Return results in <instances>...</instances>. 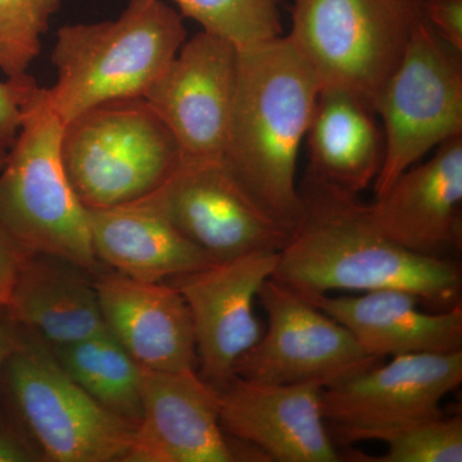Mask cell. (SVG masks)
Returning a JSON list of instances; mask_svg holds the SVG:
<instances>
[{
	"mask_svg": "<svg viewBox=\"0 0 462 462\" xmlns=\"http://www.w3.org/2000/svg\"><path fill=\"white\" fill-rule=\"evenodd\" d=\"M300 196L302 216L279 252L273 281L300 296L401 289L438 310L461 303V269L452 258L391 242L366 223L355 194L307 176Z\"/></svg>",
	"mask_w": 462,
	"mask_h": 462,
	"instance_id": "6da1fadb",
	"label": "cell"
},
{
	"mask_svg": "<svg viewBox=\"0 0 462 462\" xmlns=\"http://www.w3.org/2000/svg\"><path fill=\"white\" fill-rule=\"evenodd\" d=\"M320 93L288 35L239 50L224 160L249 191L293 227L303 212L297 162Z\"/></svg>",
	"mask_w": 462,
	"mask_h": 462,
	"instance_id": "7a4b0ae2",
	"label": "cell"
},
{
	"mask_svg": "<svg viewBox=\"0 0 462 462\" xmlns=\"http://www.w3.org/2000/svg\"><path fill=\"white\" fill-rule=\"evenodd\" d=\"M182 20L166 0H129L116 20L60 27L47 94L63 125L106 103L143 98L187 42Z\"/></svg>",
	"mask_w": 462,
	"mask_h": 462,
	"instance_id": "3957f363",
	"label": "cell"
},
{
	"mask_svg": "<svg viewBox=\"0 0 462 462\" xmlns=\"http://www.w3.org/2000/svg\"><path fill=\"white\" fill-rule=\"evenodd\" d=\"M63 127L47 88H39L0 171V225L27 251L65 257L97 275L106 267L91 245L88 208L63 165Z\"/></svg>",
	"mask_w": 462,
	"mask_h": 462,
	"instance_id": "277c9868",
	"label": "cell"
},
{
	"mask_svg": "<svg viewBox=\"0 0 462 462\" xmlns=\"http://www.w3.org/2000/svg\"><path fill=\"white\" fill-rule=\"evenodd\" d=\"M420 20L418 0H294L288 38L320 90L345 91L375 111Z\"/></svg>",
	"mask_w": 462,
	"mask_h": 462,
	"instance_id": "5b68a950",
	"label": "cell"
},
{
	"mask_svg": "<svg viewBox=\"0 0 462 462\" xmlns=\"http://www.w3.org/2000/svg\"><path fill=\"white\" fill-rule=\"evenodd\" d=\"M60 154L76 196L89 209L153 193L182 160L169 127L143 98L106 103L69 121Z\"/></svg>",
	"mask_w": 462,
	"mask_h": 462,
	"instance_id": "8992f818",
	"label": "cell"
},
{
	"mask_svg": "<svg viewBox=\"0 0 462 462\" xmlns=\"http://www.w3.org/2000/svg\"><path fill=\"white\" fill-rule=\"evenodd\" d=\"M0 397L47 462H123L132 445L135 427L94 401L51 346L25 329L3 369Z\"/></svg>",
	"mask_w": 462,
	"mask_h": 462,
	"instance_id": "52a82bcc",
	"label": "cell"
},
{
	"mask_svg": "<svg viewBox=\"0 0 462 462\" xmlns=\"http://www.w3.org/2000/svg\"><path fill=\"white\" fill-rule=\"evenodd\" d=\"M375 114L384 135V161L373 184L375 197L431 149L462 135V51L422 17L380 91Z\"/></svg>",
	"mask_w": 462,
	"mask_h": 462,
	"instance_id": "ba28073f",
	"label": "cell"
},
{
	"mask_svg": "<svg viewBox=\"0 0 462 462\" xmlns=\"http://www.w3.org/2000/svg\"><path fill=\"white\" fill-rule=\"evenodd\" d=\"M461 382L462 351L396 356L322 389V415L337 446L374 440L442 415Z\"/></svg>",
	"mask_w": 462,
	"mask_h": 462,
	"instance_id": "9c48e42d",
	"label": "cell"
},
{
	"mask_svg": "<svg viewBox=\"0 0 462 462\" xmlns=\"http://www.w3.org/2000/svg\"><path fill=\"white\" fill-rule=\"evenodd\" d=\"M258 302L267 330L236 365V375L272 384L320 383L327 388L382 363L320 309L281 282H263Z\"/></svg>",
	"mask_w": 462,
	"mask_h": 462,
	"instance_id": "30bf717a",
	"label": "cell"
},
{
	"mask_svg": "<svg viewBox=\"0 0 462 462\" xmlns=\"http://www.w3.org/2000/svg\"><path fill=\"white\" fill-rule=\"evenodd\" d=\"M160 194L173 225L212 263L281 252L288 242L291 226L249 191L224 158L181 160Z\"/></svg>",
	"mask_w": 462,
	"mask_h": 462,
	"instance_id": "8fae6325",
	"label": "cell"
},
{
	"mask_svg": "<svg viewBox=\"0 0 462 462\" xmlns=\"http://www.w3.org/2000/svg\"><path fill=\"white\" fill-rule=\"evenodd\" d=\"M238 60L236 44L202 30L145 91L143 99L169 127L182 160L224 158Z\"/></svg>",
	"mask_w": 462,
	"mask_h": 462,
	"instance_id": "7c38bea8",
	"label": "cell"
},
{
	"mask_svg": "<svg viewBox=\"0 0 462 462\" xmlns=\"http://www.w3.org/2000/svg\"><path fill=\"white\" fill-rule=\"evenodd\" d=\"M278 260L279 252H254L167 281L190 311L197 373L217 392L236 378L239 358L263 336L254 302Z\"/></svg>",
	"mask_w": 462,
	"mask_h": 462,
	"instance_id": "4fadbf2b",
	"label": "cell"
},
{
	"mask_svg": "<svg viewBox=\"0 0 462 462\" xmlns=\"http://www.w3.org/2000/svg\"><path fill=\"white\" fill-rule=\"evenodd\" d=\"M263 461L254 447L227 436L218 392L197 370L143 374V415L123 462Z\"/></svg>",
	"mask_w": 462,
	"mask_h": 462,
	"instance_id": "5bb4252c",
	"label": "cell"
},
{
	"mask_svg": "<svg viewBox=\"0 0 462 462\" xmlns=\"http://www.w3.org/2000/svg\"><path fill=\"white\" fill-rule=\"evenodd\" d=\"M320 383L272 384L236 376L218 392L227 436L278 462L342 461L322 415Z\"/></svg>",
	"mask_w": 462,
	"mask_h": 462,
	"instance_id": "9a60e30c",
	"label": "cell"
},
{
	"mask_svg": "<svg viewBox=\"0 0 462 462\" xmlns=\"http://www.w3.org/2000/svg\"><path fill=\"white\" fill-rule=\"evenodd\" d=\"M462 135L410 167L375 202H363L366 223L421 256L451 258L462 245Z\"/></svg>",
	"mask_w": 462,
	"mask_h": 462,
	"instance_id": "2e32d148",
	"label": "cell"
},
{
	"mask_svg": "<svg viewBox=\"0 0 462 462\" xmlns=\"http://www.w3.org/2000/svg\"><path fill=\"white\" fill-rule=\"evenodd\" d=\"M106 329L143 369L197 370L193 321L170 282H141L103 270L96 275Z\"/></svg>",
	"mask_w": 462,
	"mask_h": 462,
	"instance_id": "e0dca14e",
	"label": "cell"
},
{
	"mask_svg": "<svg viewBox=\"0 0 462 462\" xmlns=\"http://www.w3.org/2000/svg\"><path fill=\"white\" fill-rule=\"evenodd\" d=\"M300 297L340 322L374 357L462 351L461 303L430 314L420 298L401 289Z\"/></svg>",
	"mask_w": 462,
	"mask_h": 462,
	"instance_id": "ac0fdd59",
	"label": "cell"
},
{
	"mask_svg": "<svg viewBox=\"0 0 462 462\" xmlns=\"http://www.w3.org/2000/svg\"><path fill=\"white\" fill-rule=\"evenodd\" d=\"M91 245L106 269L141 282H167L215 263L185 238L160 189L133 202L88 208Z\"/></svg>",
	"mask_w": 462,
	"mask_h": 462,
	"instance_id": "d6986e66",
	"label": "cell"
},
{
	"mask_svg": "<svg viewBox=\"0 0 462 462\" xmlns=\"http://www.w3.org/2000/svg\"><path fill=\"white\" fill-rule=\"evenodd\" d=\"M23 329L51 349L74 345L106 329L96 273L56 254L29 252L7 300Z\"/></svg>",
	"mask_w": 462,
	"mask_h": 462,
	"instance_id": "ffe728a7",
	"label": "cell"
},
{
	"mask_svg": "<svg viewBox=\"0 0 462 462\" xmlns=\"http://www.w3.org/2000/svg\"><path fill=\"white\" fill-rule=\"evenodd\" d=\"M375 111L345 91L320 90L307 132L309 178L355 194L378 178L384 135Z\"/></svg>",
	"mask_w": 462,
	"mask_h": 462,
	"instance_id": "44dd1931",
	"label": "cell"
},
{
	"mask_svg": "<svg viewBox=\"0 0 462 462\" xmlns=\"http://www.w3.org/2000/svg\"><path fill=\"white\" fill-rule=\"evenodd\" d=\"M51 351L65 372L100 406L134 427L139 424L144 369L107 330Z\"/></svg>",
	"mask_w": 462,
	"mask_h": 462,
	"instance_id": "7402d4cb",
	"label": "cell"
},
{
	"mask_svg": "<svg viewBox=\"0 0 462 462\" xmlns=\"http://www.w3.org/2000/svg\"><path fill=\"white\" fill-rule=\"evenodd\" d=\"M182 17L239 50L282 35L281 0H170Z\"/></svg>",
	"mask_w": 462,
	"mask_h": 462,
	"instance_id": "603a6c76",
	"label": "cell"
},
{
	"mask_svg": "<svg viewBox=\"0 0 462 462\" xmlns=\"http://www.w3.org/2000/svg\"><path fill=\"white\" fill-rule=\"evenodd\" d=\"M387 443L382 456H367L349 448L342 460L361 462H461V415H442L378 434Z\"/></svg>",
	"mask_w": 462,
	"mask_h": 462,
	"instance_id": "cb8c5ba5",
	"label": "cell"
},
{
	"mask_svg": "<svg viewBox=\"0 0 462 462\" xmlns=\"http://www.w3.org/2000/svg\"><path fill=\"white\" fill-rule=\"evenodd\" d=\"M62 0H0V71L25 79Z\"/></svg>",
	"mask_w": 462,
	"mask_h": 462,
	"instance_id": "d4e9b609",
	"label": "cell"
},
{
	"mask_svg": "<svg viewBox=\"0 0 462 462\" xmlns=\"http://www.w3.org/2000/svg\"><path fill=\"white\" fill-rule=\"evenodd\" d=\"M0 462H47L14 410L0 397Z\"/></svg>",
	"mask_w": 462,
	"mask_h": 462,
	"instance_id": "484cf974",
	"label": "cell"
},
{
	"mask_svg": "<svg viewBox=\"0 0 462 462\" xmlns=\"http://www.w3.org/2000/svg\"><path fill=\"white\" fill-rule=\"evenodd\" d=\"M35 79H7L0 81V145L11 148L20 130L23 109L39 89Z\"/></svg>",
	"mask_w": 462,
	"mask_h": 462,
	"instance_id": "4316f807",
	"label": "cell"
},
{
	"mask_svg": "<svg viewBox=\"0 0 462 462\" xmlns=\"http://www.w3.org/2000/svg\"><path fill=\"white\" fill-rule=\"evenodd\" d=\"M418 5L437 35L462 51V0H418Z\"/></svg>",
	"mask_w": 462,
	"mask_h": 462,
	"instance_id": "83f0119b",
	"label": "cell"
},
{
	"mask_svg": "<svg viewBox=\"0 0 462 462\" xmlns=\"http://www.w3.org/2000/svg\"><path fill=\"white\" fill-rule=\"evenodd\" d=\"M27 254L29 251L0 225V305L7 303Z\"/></svg>",
	"mask_w": 462,
	"mask_h": 462,
	"instance_id": "f1b7e54d",
	"label": "cell"
},
{
	"mask_svg": "<svg viewBox=\"0 0 462 462\" xmlns=\"http://www.w3.org/2000/svg\"><path fill=\"white\" fill-rule=\"evenodd\" d=\"M23 337V328L9 312L7 305H0V378L9 356L14 354Z\"/></svg>",
	"mask_w": 462,
	"mask_h": 462,
	"instance_id": "f546056e",
	"label": "cell"
},
{
	"mask_svg": "<svg viewBox=\"0 0 462 462\" xmlns=\"http://www.w3.org/2000/svg\"><path fill=\"white\" fill-rule=\"evenodd\" d=\"M8 149L0 145V171H2L3 166H5V160H7Z\"/></svg>",
	"mask_w": 462,
	"mask_h": 462,
	"instance_id": "4dcf8cb0",
	"label": "cell"
}]
</instances>
